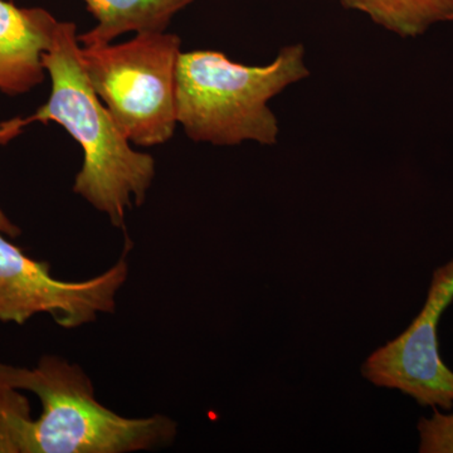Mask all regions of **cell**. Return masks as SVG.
Returning <instances> with one entry per match:
<instances>
[{
    "label": "cell",
    "instance_id": "6da1fadb",
    "mask_svg": "<svg viewBox=\"0 0 453 453\" xmlns=\"http://www.w3.org/2000/svg\"><path fill=\"white\" fill-rule=\"evenodd\" d=\"M76 25L58 20L42 55L50 79L47 103L32 115L0 121V145L35 124L56 122L82 148L73 192L122 228L127 211L142 205L155 177L151 155L133 149L92 88L80 57Z\"/></svg>",
    "mask_w": 453,
    "mask_h": 453
},
{
    "label": "cell",
    "instance_id": "7a4b0ae2",
    "mask_svg": "<svg viewBox=\"0 0 453 453\" xmlns=\"http://www.w3.org/2000/svg\"><path fill=\"white\" fill-rule=\"evenodd\" d=\"M303 43L288 44L266 65L232 61L219 50L181 52L175 76L177 120L196 142L275 145L279 121L268 103L310 71Z\"/></svg>",
    "mask_w": 453,
    "mask_h": 453
},
{
    "label": "cell",
    "instance_id": "3957f363",
    "mask_svg": "<svg viewBox=\"0 0 453 453\" xmlns=\"http://www.w3.org/2000/svg\"><path fill=\"white\" fill-rule=\"evenodd\" d=\"M0 387L25 389L40 398L42 414L31 419L20 453H129L168 446L177 423L165 416L127 418L95 396L81 366L46 356L35 368L0 363Z\"/></svg>",
    "mask_w": 453,
    "mask_h": 453
},
{
    "label": "cell",
    "instance_id": "277c9868",
    "mask_svg": "<svg viewBox=\"0 0 453 453\" xmlns=\"http://www.w3.org/2000/svg\"><path fill=\"white\" fill-rule=\"evenodd\" d=\"M180 53V38L165 31L135 33L125 43L80 49L92 88L131 144L162 145L174 135Z\"/></svg>",
    "mask_w": 453,
    "mask_h": 453
},
{
    "label": "cell",
    "instance_id": "5b68a950",
    "mask_svg": "<svg viewBox=\"0 0 453 453\" xmlns=\"http://www.w3.org/2000/svg\"><path fill=\"white\" fill-rule=\"evenodd\" d=\"M127 250L106 273L67 282L55 279L47 262L28 257L0 232V321L22 325L46 312L59 326L74 329L112 312L129 275Z\"/></svg>",
    "mask_w": 453,
    "mask_h": 453
},
{
    "label": "cell",
    "instance_id": "8992f818",
    "mask_svg": "<svg viewBox=\"0 0 453 453\" xmlns=\"http://www.w3.org/2000/svg\"><path fill=\"white\" fill-rule=\"evenodd\" d=\"M453 301V259L432 277L422 311L403 334L384 345L362 366L366 380L398 389L419 404L453 407V372L438 353V321Z\"/></svg>",
    "mask_w": 453,
    "mask_h": 453
},
{
    "label": "cell",
    "instance_id": "52a82bcc",
    "mask_svg": "<svg viewBox=\"0 0 453 453\" xmlns=\"http://www.w3.org/2000/svg\"><path fill=\"white\" fill-rule=\"evenodd\" d=\"M58 22L43 8L0 0V94H28L46 79L42 55Z\"/></svg>",
    "mask_w": 453,
    "mask_h": 453
},
{
    "label": "cell",
    "instance_id": "ba28073f",
    "mask_svg": "<svg viewBox=\"0 0 453 453\" xmlns=\"http://www.w3.org/2000/svg\"><path fill=\"white\" fill-rule=\"evenodd\" d=\"M96 19L91 31L77 35L82 47L103 46L125 33L164 32L173 18L195 0H83Z\"/></svg>",
    "mask_w": 453,
    "mask_h": 453
},
{
    "label": "cell",
    "instance_id": "9c48e42d",
    "mask_svg": "<svg viewBox=\"0 0 453 453\" xmlns=\"http://www.w3.org/2000/svg\"><path fill=\"white\" fill-rule=\"evenodd\" d=\"M365 13L375 25L402 38L425 35L440 23L453 22V0H334Z\"/></svg>",
    "mask_w": 453,
    "mask_h": 453
},
{
    "label": "cell",
    "instance_id": "30bf717a",
    "mask_svg": "<svg viewBox=\"0 0 453 453\" xmlns=\"http://www.w3.org/2000/svg\"><path fill=\"white\" fill-rule=\"evenodd\" d=\"M422 453H453V413L442 414L434 408L432 418L418 422Z\"/></svg>",
    "mask_w": 453,
    "mask_h": 453
},
{
    "label": "cell",
    "instance_id": "8fae6325",
    "mask_svg": "<svg viewBox=\"0 0 453 453\" xmlns=\"http://www.w3.org/2000/svg\"><path fill=\"white\" fill-rule=\"evenodd\" d=\"M0 232L11 238L19 237L20 234H22L19 226L14 225V223L8 219L7 214L2 211V208H0Z\"/></svg>",
    "mask_w": 453,
    "mask_h": 453
}]
</instances>
